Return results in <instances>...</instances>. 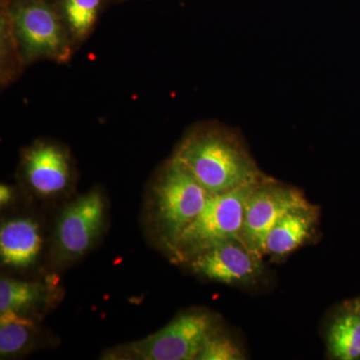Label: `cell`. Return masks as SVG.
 <instances>
[{
    "label": "cell",
    "instance_id": "obj_1",
    "mask_svg": "<svg viewBox=\"0 0 360 360\" xmlns=\"http://www.w3.org/2000/svg\"><path fill=\"white\" fill-rule=\"evenodd\" d=\"M174 158L212 195L264 177L245 148L220 130H200L188 135Z\"/></svg>",
    "mask_w": 360,
    "mask_h": 360
},
{
    "label": "cell",
    "instance_id": "obj_2",
    "mask_svg": "<svg viewBox=\"0 0 360 360\" xmlns=\"http://www.w3.org/2000/svg\"><path fill=\"white\" fill-rule=\"evenodd\" d=\"M260 180L210 195L198 217L180 234L172 250L175 257L191 259L224 241L243 243L246 202Z\"/></svg>",
    "mask_w": 360,
    "mask_h": 360
},
{
    "label": "cell",
    "instance_id": "obj_3",
    "mask_svg": "<svg viewBox=\"0 0 360 360\" xmlns=\"http://www.w3.org/2000/svg\"><path fill=\"white\" fill-rule=\"evenodd\" d=\"M153 191L156 224L172 250L180 234L198 217L212 194L174 158L160 174Z\"/></svg>",
    "mask_w": 360,
    "mask_h": 360
},
{
    "label": "cell",
    "instance_id": "obj_4",
    "mask_svg": "<svg viewBox=\"0 0 360 360\" xmlns=\"http://www.w3.org/2000/svg\"><path fill=\"white\" fill-rule=\"evenodd\" d=\"M11 20L14 39L25 61L68 58V28L47 4L39 1L20 4L11 11Z\"/></svg>",
    "mask_w": 360,
    "mask_h": 360
},
{
    "label": "cell",
    "instance_id": "obj_5",
    "mask_svg": "<svg viewBox=\"0 0 360 360\" xmlns=\"http://www.w3.org/2000/svg\"><path fill=\"white\" fill-rule=\"evenodd\" d=\"M213 319L206 312L177 316L155 335L125 348L127 356L141 360L198 359L206 340L214 333Z\"/></svg>",
    "mask_w": 360,
    "mask_h": 360
},
{
    "label": "cell",
    "instance_id": "obj_6",
    "mask_svg": "<svg viewBox=\"0 0 360 360\" xmlns=\"http://www.w3.org/2000/svg\"><path fill=\"white\" fill-rule=\"evenodd\" d=\"M311 206L297 189L262 179L246 202L243 243L257 257L265 255L269 231L286 213Z\"/></svg>",
    "mask_w": 360,
    "mask_h": 360
},
{
    "label": "cell",
    "instance_id": "obj_7",
    "mask_svg": "<svg viewBox=\"0 0 360 360\" xmlns=\"http://www.w3.org/2000/svg\"><path fill=\"white\" fill-rule=\"evenodd\" d=\"M105 202L103 194L91 191L63 210L54 232V252L59 262L82 257L94 245L103 226Z\"/></svg>",
    "mask_w": 360,
    "mask_h": 360
},
{
    "label": "cell",
    "instance_id": "obj_8",
    "mask_svg": "<svg viewBox=\"0 0 360 360\" xmlns=\"http://www.w3.org/2000/svg\"><path fill=\"white\" fill-rule=\"evenodd\" d=\"M191 260L195 274L227 285L255 283L262 272V258L236 240L213 245Z\"/></svg>",
    "mask_w": 360,
    "mask_h": 360
},
{
    "label": "cell",
    "instance_id": "obj_9",
    "mask_svg": "<svg viewBox=\"0 0 360 360\" xmlns=\"http://www.w3.org/2000/svg\"><path fill=\"white\" fill-rule=\"evenodd\" d=\"M26 181L35 193L51 198L63 193L70 181V162L68 153L52 143L39 142L23 156Z\"/></svg>",
    "mask_w": 360,
    "mask_h": 360
},
{
    "label": "cell",
    "instance_id": "obj_10",
    "mask_svg": "<svg viewBox=\"0 0 360 360\" xmlns=\"http://www.w3.org/2000/svg\"><path fill=\"white\" fill-rule=\"evenodd\" d=\"M42 248L39 225L30 219H15L0 229L2 264L14 269H26L37 262Z\"/></svg>",
    "mask_w": 360,
    "mask_h": 360
},
{
    "label": "cell",
    "instance_id": "obj_11",
    "mask_svg": "<svg viewBox=\"0 0 360 360\" xmlns=\"http://www.w3.org/2000/svg\"><path fill=\"white\" fill-rule=\"evenodd\" d=\"M316 213L312 206L286 213L269 231L265 240V253L285 257L300 248L311 236Z\"/></svg>",
    "mask_w": 360,
    "mask_h": 360
},
{
    "label": "cell",
    "instance_id": "obj_12",
    "mask_svg": "<svg viewBox=\"0 0 360 360\" xmlns=\"http://www.w3.org/2000/svg\"><path fill=\"white\" fill-rule=\"evenodd\" d=\"M328 347L333 359H360V316L352 303L331 322L328 333Z\"/></svg>",
    "mask_w": 360,
    "mask_h": 360
},
{
    "label": "cell",
    "instance_id": "obj_13",
    "mask_svg": "<svg viewBox=\"0 0 360 360\" xmlns=\"http://www.w3.org/2000/svg\"><path fill=\"white\" fill-rule=\"evenodd\" d=\"M49 290L44 283L16 279L0 281V312L11 311L28 316V314L46 302Z\"/></svg>",
    "mask_w": 360,
    "mask_h": 360
},
{
    "label": "cell",
    "instance_id": "obj_14",
    "mask_svg": "<svg viewBox=\"0 0 360 360\" xmlns=\"http://www.w3.org/2000/svg\"><path fill=\"white\" fill-rule=\"evenodd\" d=\"M34 323L25 315L0 312V355L2 359L20 354L30 343Z\"/></svg>",
    "mask_w": 360,
    "mask_h": 360
},
{
    "label": "cell",
    "instance_id": "obj_15",
    "mask_svg": "<svg viewBox=\"0 0 360 360\" xmlns=\"http://www.w3.org/2000/svg\"><path fill=\"white\" fill-rule=\"evenodd\" d=\"M101 0H65L63 16L66 28L75 39L86 37L96 23Z\"/></svg>",
    "mask_w": 360,
    "mask_h": 360
},
{
    "label": "cell",
    "instance_id": "obj_16",
    "mask_svg": "<svg viewBox=\"0 0 360 360\" xmlns=\"http://www.w3.org/2000/svg\"><path fill=\"white\" fill-rule=\"evenodd\" d=\"M245 356L240 348L224 335L213 333L198 354V360H243Z\"/></svg>",
    "mask_w": 360,
    "mask_h": 360
},
{
    "label": "cell",
    "instance_id": "obj_17",
    "mask_svg": "<svg viewBox=\"0 0 360 360\" xmlns=\"http://www.w3.org/2000/svg\"><path fill=\"white\" fill-rule=\"evenodd\" d=\"M13 198V191L11 187L1 184L0 186V205H6Z\"/></svg>",
    "mask_w": 360,
    "mask_h": 360
},
{
    "label": "cell",
    "instance_id": "obj_18",
    "mask_svg": "<svg viewBox=\"0 0 360 360\" xmlns=\"http://www.w3.org/2000/svg\"><path fill=\"white\" fill-rule=\"evenodd\" d=\"M352 305L355 311H356L357 314L360 316V298H359V300H354V302H352Z\"/></svg>",
    "mask_w": 360,
    "mask_h": 360
}]
</instances>
